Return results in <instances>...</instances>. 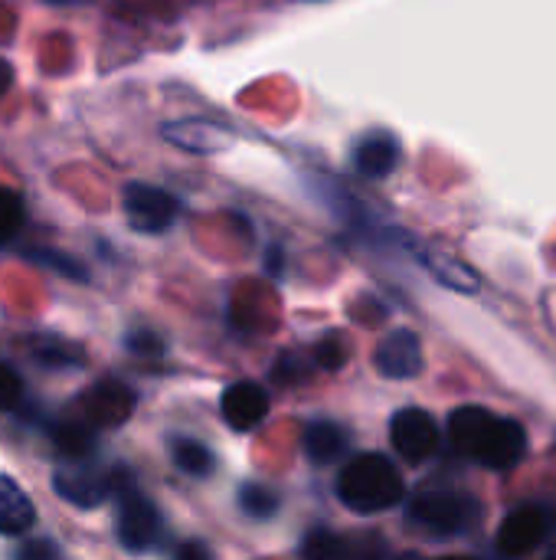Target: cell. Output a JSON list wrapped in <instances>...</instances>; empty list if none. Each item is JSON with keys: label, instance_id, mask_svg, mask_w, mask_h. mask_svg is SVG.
Returning <instances> with one entry per match:
<instances>
[{"label": "cell", "instance_id": "6da1fadb", "mask_svg": "<svg viewBox=\"0 0 556 560\" xmlns=\"http://www.w3.org/2000/svg\"><path fill=\"white\" fill-rule=\"evenodd\" d=\"M452 443L488 469H511L528 453L524 427L488 413L485 407H462L449 420Z\"/></svg>", "mask_w": 556, "mask_h": 560}, {"label": "cell", "instance_id": "7a4b0ae2", "mask_svg": "<svg viewBox=\"0 0 556 560\" xmlns=\"http://www.w3.org/2000/svg\"><path fill=\"white\" fill-rule=\"evenodd\" d=\"M338 499L360 515H377L403 499V479L387 456L364 453L344 466L338 479Z\"/></svg>", "mask_w": 556, "mask_h": 560}, {"label": "cell", "instance_id": "3957f363", "mask_svg": "<svg viewBox=\"0 0 556 560\" xmlns=\"http://www.w3.org/2000/svg\"><path fill=\"white\" fill-rule=\"evenodd\" d=\"M478 518V505L462 492H423L410 505V522L436 538H452Z\"/></svg>", "mask_w": 556, "mask_h": 560}, {"label": "cell", "instance_id": "277c9868", "mask_svg": "<svg viewBox=\"0 0 556 560\" xmlns=\"http://www.w3.org/2000/svg\"><path fill=\"white\" fill-rule=\"evenodd\" d=\"M108 486L118 495V541H121V548L131 555L154 548L157 532H161V518H157V509L151 505V499L134 492L128 486L125 472H118V482H108Z\"/></svg>", "mask_w": 556, "mask_h": 560}, {"label": "cell", "instance_id": "5b68a950", "mask_svg": "<svg viewBox=\"0 0 556 560\" xmlns=\"http://www.w3.org/2000/svg\"><path fill=\"white\" fill-rule=\"evenodd\" d=\"M177 200L174 194H167L164 187L134 180L125 187V217L138 233H164L174 220H177Z\"/></svg>", "mask_w": 556, "mask_h": 560}, {"label": "cell", "instance_id": "8992f818", "mask_svg": "<svg viewBox=\"0 0 556 560\" xmlns=\"http://www.w3.org/2000/svg\"><path fill=\"white\" fill-rule=\"evenodd\" d=\"M390 440L397 446V453L406 459V463H423L436 453L439 446V430H436V420L426 413V410H400L390 423Z\"/></svg>", "mask_w": 556, "mask_h": 560}, {"label": "cell", "instance_id": "52a82bcc", "mask_svg": "<svg viewBox=\"0 0 556 560\" xmlns=\"http://www.w3.org/2000/svg\"><path fill=\"white\" fill-rule=\"evenodd\" d=\"M82 413L88 427H121L134 413V397L118 381H102L92 390L82 394Z\"/></svg>", "mask_w": 556, "mask_h": 560}, {"label": "cell", "instance_id": "ba28073f", "mask_svg": "<svg viewBox=\"0 0 556 560\" xmlns=\"http://www.w3.org/2000/svg\"><path fill=\"white\" fill-rule=\"evenodd\" d=\"M551 515L544 509H521L511 512L498 532V551L508 558H524L534 548H541V541L551 535Z\"/></svg>", "mask_w": 556, "mask_h": 560}, {"label": "cell", "instance_id": "9c48e42d", "mask_svg": "<svg viewBox=\"0 0 556 560\" xmlns=\"http://www.w3.org/2000/svg\"><path fill=\"white\" fill-rule=\"evenodd\" d=\"M374 364L390 381H413L423 371V345L413 331H393L380 341Z\"/></svg>", "mask_w": 556, "mask_h": 560}, {"label": "cell", "instance_id": "30bf717a", "mask_svg": "<svg viewBox=\"0 0 556 560\" xmlns=\"http://www.w3.org/2000/svg\"><path fill=\"white\" fill-rule=\"evenodd\" d=\"M220 410H223V420L236 430V433H249L256 430L265 413H269V397L259 384H233L226 387L223 400H220Z\"/></svg>", "mask_w": 556, "mask_h": 560}, {"label": "cell", "instance_id": "8fae6325", "mask_svg": "<svg viewBox=\"0 0 556 560\" xmlns=\"http://www.w3.org/2000/svg\"><path fill=\"white\" fill-rule=\"evenodd\" d=\"M164 138L190 154H216L233 144V135L223 125L203 121V118H187V121H170L161 128Z\"/></svg>", "mask_w": 556, "mask_h": 560}, {"label": "cell", "instance_id": "7c38bea8", "mask_svg": "<svg viewBox=\"0 0 556 560\" xmlns=\"http://www.w3.org/2000/svg\"><path fill=\"white\" fill-rule=\"evenodd\" d=\"M111 479L98 476V472H88V469H59L52 476V489L59 499H66L69 505H79V509H95L105 502V495L111 492L108 486Z\"/></svg>", "mask_w": 556, "mask_h": 560}, {"label": "cell", "instance_id": "4fadbf2b", "mask_svg": "<svg viewBox=\"0 0 556 560\" xmlns=\"http://www.w3.org/2000/svg\"><path fill=\"white\" fill-rule=\"evenodd\" d=\"M354 164L364 177H387L400 164V141L390 131H367L354 144Z\"/></svg>", "mask_w": 556, "mask_h": 560}, {"label": "cell", "instance_id": "5bb4252c", "mask_svg": "<svg viewBox=\"0 0 556 560\" xmlns=\"http://www.w3.org/2000/svg\"><path fill=\"white\" fill-rule=\"evenodd\" d=\"M33 522H36L33 502L20 492L16 482L0 479V535L20 538L33 528Z\"/></svg>", "mask_w": 556, "mask_h": 560}, {"label": "cell", "instance_id": "9a60e30c", "mask_svg": "<svg viewBox=\"0 0 556 560\" xmlns=\"http://www.w3.org/2000/svg\"><path fill=\"white\" fill-rule=\"evenodd\" d=\"M347 450V433L344 427L331 423V420H321V423H311L308 433H305V453L311 463L318 466H328L334 459H341Z\"/></svg>", "mask_w": 556, "mask_h": 560}, {"label": "cell", "instance_id": "2e32d148", "mask_svg": "<svg viewBox=\"0 0 556 560\" xmlns=\"http://www.w3.org/2000/svg\"><path fill=\"white\" fill-rule=\"evenodd\" d=\"M52 443L66 459H85L95 450V430L88 423H59Z\"/></svg>", "mask_w": 556, "mask_h": 560}, {"label": "cell", "instance_id": "e0dca14e", "mask_svg": "<svg viewBox=\"0 0 556 560\" xmlns=\"http://www.w3.org/2000/svg\"><path fill=\"white\" fill-rule=\"evenodd\" d=\"M174 463L180 472H187L193 479H203L213 472V453L197 440H177L174 443Z\"/></svg>", "mask_w": 556, "mask_h": 560}, {"label": "cell", "instance_id": "ac0fdd59", "mask_svg": "<svg viewBox=\"0 0 556 560\" xmlns=\"http://www.w3.org/2000/svg\"><path fill=\"white\" fill-rule=\"evenodd\" d=\"M239 509H242L249 518L265 522V518H272V515L279 512V495H275V492H269L265 486L249 482V486H242V489H239Z\"/></svg>", "mask_w": 556, "mask_h": 560}, {"label": "cell", "instance_id": "d6986e66", "mask_svg": "<svg viewBox=\"0 0 556 560\" xmlns=\"http://www.w3.org/2000/svg\"><path fill=\"white\" fill-rule=\"evenodd\" d=\"M426 266L433 269V276L442 282V285H449V289H459V292H472L478 282H475V276L462 266V262H452V259H446V256H426Z\"/></svg>", "mask_w": 556, "mask_h": 560}, {"label": "cell", "instance_id": "ffe728a7", "mask_svg": "<svg viewBox=\"0 0 556 560\" xmlns=\"http://www.w3.org/2000/svg\"><path fill=\"white\" fill-rule=\"evenodd\" d=\"M301 558L305 560H344L347 558V548H344V541H341L338 535H331V532L318 528V532H311V535L305 538V545H301Z\"/></svg>", "mask_w": 556, "mask_h": 560}, {"label": "cell", "instance_id": "44dd1931", "mask_svg": "<svg viewBox=\"0 0 556 560\" xmlns=\"http://www.w3.org/2000/svg\"><path fill=\"white\" fill-rule=\"evenodd\" d=\"M23 217H26V210H23L20 194L10 187H0V243H10L20 233Z\"/></svg>", "mask_w": 556, "mask_h": 560}, {"label": "cell", "instance_id": "7402d4cb", "mask_svg": "<svg viewBox=\"0 0 556 560\" xmlns=\"http://www.w3.org/2000/svg\"><path fill=\"white\" fill-rule=\"evenodd\" d=\"M33 358L39 364H46V368H72V364L82 361V354L75 348L62 345V341H36L33 345Z\"/></svg>", "mask_w": 556, "mask_h": 560}, {"label": "cell", "instance_id": "603a6c76", "mask_svg": "<svg viewBox=\"0 0 556 560\" xmlns=\"http://www.w3.org/2000/svg\"><path fill=\"white\" fill-rule=\"evenodd\" d=\"M315 361H318V368L321 371H341L344 368V361H347V348H344V341L341 338H324V341H318V348H315Z\"/></svg>", "mask_w": 556, "mask_h": 560}, {"label": "cell", "instance_id": "cb8c5ba5", "mask_svg": "<svg viewBox=\"0 0 556 560\" xmlns=\"http://www.w3.org/2000/svg\"><path fill=\"white\" fill-rule=\"evenodd\" d=\"M20 394H23V384H20L16 371L0 364V410H10L20 400Z\"/></svg>", "mask_w": 556, "mask_h": 560}, {"label": "cell", "instance_id": "d4e9b609", "mask_svg": "<svg viewBox=\"0 0 556 560\" xmlns=\"http://www.w3.org/2000/svg\"><path fill=\"white\" fill-rule=\"evenodd\" d=\"M125 345H128V351H131V354H144V358H154V354H161V351H164V341H161L157 335H147V331H134V335H128V338H125Z\"/></svg>", "mask_w": 556, "mask_h": 560}, {"label": "cell", "instance_id": "484cf974", "mask_svg": "<svg viewBox=\"0 0 556 560\" xmlns=\"http://www.w3.org/2000/svg\"><path fill=\"white\" fill-rule=\"evenodd\" d=\"M36 259L46 262V266H52V269H59V272L69 276V279H85V269H82L79 262H72L69 256H62V253H39Z\"/></svg>", "mask_w": 556, "mask_h": 560}, {"label": "cell", "instance_id": "4316f807", "mask_svg": "<svg viewBox=\"0 0 556 560\" xmlns=\"http://www.w3.org/2000/svg\"><path fill=\"white\" fill-rule=\"evenodd\" d=\"M13 560H56V551H52V545H49V541H43V538H29L26 545H20V548H16Z\"/></svg>", "mask_w": 556, "mask_h": 560}, {"label": "cell", "instance_id": "83f0119b", "mask_svg": "<svg viewBox=\"0 0 556 560\" xmlns=\"http://www.w3.org/2000/svg\"><path fill=\"white\" fill-rule=\"evenodd\" d=\"M305 377V368L298 364V358H292V354H285L279 364H275V381L279 384H288V381H301Z\"/></svg>", "mask_w": 556, "mask_h": 560}, {"label": "cell", "instance_id": "f1b7e54d", "mask_svg": "<svg viewBox=\"0 0 556 560\" xmlns=\"http://www.w3.org/2000/svg\"><path fill=\"white\" fill-rule=\"evenodd\" d=\"M174 560H213V555H210V548H206V545H200V541H187V545H180V548H177Z\"/></svg>", "mask_w": 556, "mask_h": 560}, {"label": "cell", "instance_id": "f546056e", "mask_svg": "<svg viewBox=\"0 0 556 560\" xmlns=\"http://www.w3.org/2000/svg\"><path fill=\"white\" fill-rule=\"evenodd\" d=\"M10 82H13V69H10V62H7V59H0V95L10 89Z\"/></svg>", "mask_w": 556, "mask_h": 560}, {"label": "cell", "instance_id": "4dcf8cb0", "mask_svg": "<svg viewBox=\"0 0 556 560\" xmlns=\"http://www.w3.org/2000/svg\"><path fill=\"white\" fill-rule=\"evenodd\" d=\"M547 560H556V545H554V548H551V555H547Z\"/></svg>", "mask_w": 556, "mask_h": 560}, {"label": "cell", "instance_id": "1f68e13d", "mask_svg": "<svg viewBox=\"0 0 556 560\" xmlns=\"http://www.w3.org/2000/svg\"><path fill=\"white\" fill-rule=\"evenodd\" d=\"M439 560H475V558H439Z\"/></svg>", "mask_w": 556, "mask_h": 560}, {"label": "cell", "instance_id": "d6a6232c", "mask_svg": "<svg viewBox=\"0 0 556 560\" xmlns=\"http://www.w3.org/2000/svg\"><path fill=\"white\" fill-rule=\"evenodd\" d=\"M403 560H419V558H403Z\"/></svg>", "mask_w": 556, "mask_h": 560}]
</instances>
